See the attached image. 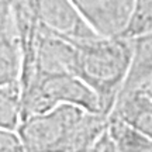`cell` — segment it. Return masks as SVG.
Wrapping results in <instances>:
<instances>
[{
	"instance_id": "obj_1",
	"label": "cell",
	"mask_w": 152,
	"mask_h": 152,
	"mask_svg": "<svg viewBox=\"0 0 152 152\" xmlns=\"http://www.w3.org/2000/svg\"><path fill=\"white\" fill-rule=\"evenodd\" d=\"M109 115L59 104L21 121L18 135L26 152H92L107 131Z\"/></svg>"
},
{
	"instance_id": "obj_2",
	"label": "cell",
	"mask_w": 152,
	"mask_h": 152,
	"mask_svg": "<svg viewBox=\"0 0 152 152\" xmlns=\"http://www.w3.org/2000/svg\"><path fill=\"white\" fill-rule=\"evenodd\" d=\"M72 73L96 93L100 107L109 115L131 68L134 42L127 37L72 38Z\"/></svg>"
},
{
	"instance_id": "obj_3",
	"label": "cell",
	"mask_w": 152,
	"mask_h": 152,
	"mask_svg": "<svg viewBox=\"0 0 152 152\" xmlns=\"http://www.w3.org/2000/svg\"><path fill=\"white\" fill-rule=\"evenodd\" d=\"M20 83L23 120L59 104H75L90 111L103 113L96 93L69 72H31L23 76Z\"/></svg>"
},
{
	"instance_id": "obj_4",
	"label": "cell",
	"mask_w": 152,
	"mask_h": 152,
	"mask_svg": "<svg viewBox=\"0 0 152 152\" xmlns=\"http://www.w3.org/2000/svg\"><path fill=\"white\" fill-rule=\"evenodd\" d=\"M17 14L61 37L90 38L99 35L71 0H20Z\"/></svg>"
},
{
	"instance_id": "obj_5",
	"label": "cell",
	"mask_w": 152,
	"mask_h": 152,
	"mask_svg": "<svg viewBox=\"0 0 152 152\" xmlns=\"http://www.w3.org/2000/svg\"><path fill=\"white\" fill-rule=\"evenodd\" d=\"M94 33L123 37L130 24L135 0H71Z\"/></svg>"
},
{
	"instance_id": "obj_6",
	"label": "cell",
	"mask_w": 152,
	"mask_h": 152,
	"mask_svg": "<svg viewBox=\"0 0 152 152\" xmlns=\"http://www.w3.org/2000/svg\"><path fill=\"white\" fill-rule=\"evenodd\" d=\"M109 115L152 138V97L141 89L121 90Z\"/></svg>"
},
{
	"instance_id": "obj_7",
	"label": "cell",
	"mask_w": 152,
	"mask_h": 152,
	"mask_svg": "<svg viewBox=\"0 0 152 152\" xmlns=\"http://www.w3.org/2000/svg\"><path fill=\"white\" fill-rule=\"evenodd\" d=\"M132 61L123 90L135 89L141 82L152 75V31L132 38Z\"/></svg>"
},
{
	"instance_id": "obj_8",
	"label": "cell",
	"mask_w": 152,
	"mask_h": 152,
	"mask_svg": "<svg viewBox=\"0 0 152 152\" xmlns=\"http://www.w3.org/2000/svg\"><path fill=\"white\" fill-rule=\"evenodd\" d=\"M107 132L117 152H152V138L132 130L115 117L109 115Z\"/></svg>"
},
{
	"instance_id": "obj_9",
	"label": "cell",
	"mask_w": 152,
	"mask_h": 152,
	"mask_svg": "<svg viewBox=\"0 0 152 152\" xmlns=\"http://www.w3.org/2000/svg\"><path fill=\"white\" fill-rule=\"evenodd\" d=\"M23 121L21 83L0 85V127L17 131Z\"/></svg>"
},
{
	"instance_id": "obj_10",
	"label": "cell",
	"mask_w": 152,
	"mask_h": 152,
	"mask_svg": "<svg viewBox=\"0 0 152 152\" xmlns=\"http://www.w3.org/2000/svg\"><path fill=\"white\" fill-rule=\"evenodd\" d=\"M23 69V52L20 38L0 37V85L20 82Z\"/></svg>"
},
{
	"instance_id": "obj_11",
	"label": "cell",
	"mask_w": 152,
	"mask_h": 152,
	"mask_svg": "<svg viewBox=\"0 0 152 152\" xmlns=\"http://www.w3.org/2000/svg\"><path fill=\"white\" fill-rule=\"evenodd\" d=\"M152 31V0H135L130 24L123 37L135 38Z\"/></svg>"
},
{
	"instance_id": "obj_12",
	"label": "cell",
	"mask_w": 152,
	"mask_h": 152,
	"mask_svg": "<svg viewBox=\"0 0 152 152\" xmlns=\"http://www.w3.org/2000/svg\"><path fill=\"white\" fill-rule=\"evenodd\" d=\"M0 152H26L17 131L0 127Z\"/></svg>"
},
{
	"instance_id": "obj_13",
	"label": "cell",
	"mask_w": 152,
	"mask_h": 152,
	"mask_svg": "<svg viewBox=\"0 0 152 152\" xmlns=\"http://www.w3.org/2000/svg\"><path fill=\"white\" fill-rule=\"evenodd\" d=\"M92 152H117V148L114 145L113 140H111V137L109 135V132L106 131L102 138L97 141V144L94 145Z\"/></svg>"
},
{
	"instance_id": "obj_14",
	"label": "cell",
	"mask_w": 152,
	"mask_h": 152,
	"mask_svg": "<svg viewBox=\"0 0 152 152\" xmlns=\"http://www.w3.org/2000/svg\"><path fill=\"white\" fill-rule=\"evenodd\" d=\"M135 89H137V87H135ZM138 89H141L142 92H145L148 96H151V97H152V75L148 76L144 82H141V83L138 85Z\"/></svg>"
}]
</instances>
